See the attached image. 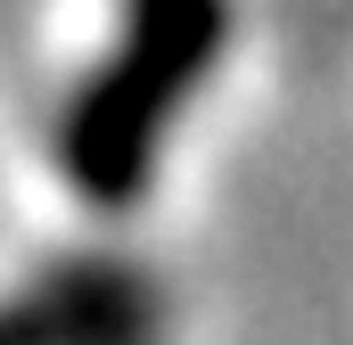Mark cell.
Instances as JSON below:
<instances>
[{"label": "cell", "instance_id": "6da1fadb", "mask_svg": "<svg viewBox=\"0 0 353 345\" xmlns=\"http://www.w3.org/2000/svg\"><path fill=\"white\" fill-rule=\"evenodd\" d=\"M230 0H107V25L41 132L50 181L90 222H132L157 197L181 124L230 58Z\"/></svg>", "mask_w": 353, "mask_h": 345}, {"label": "cell", "instance_id": "7a4b0ae2", "mask_svg": "<svg viewBox=\"0 0 353 345\" xmlns=\"http://www.w3.org/2000/svg\"><path fill=\"white\" fill-rule=\"evenodd\" d=\"M165 304L140 279V263L107 255H66L33 263L25 279L0 288V345H157Z\"/></svg>", "mask_w": 353, "mask_h": 345}]
</instances>
